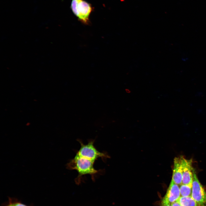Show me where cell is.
<instances>
[{"label": "cell", "instance_id": "cell-7", "mask_svg": "<svg viewBox=\"0 0 206 206\" xmlns=\"http://www.w3.org/2000/svg\"><path fill=\"white\" fill-rule=\"evenodd\" d=\"M183 156L176 157L174 159V166L172 180L178 185L182 184V160Z\"/></svg>", "mask_w": 206, "mask_h": 206}, {"label": "cell", "instance_id": "cell-6", "mask_svg": "<svg viewBox=\"0 0 206 206\" xmlns=\"http://www.w3.org/2000/svg\"><path fill=\"white\" fill-rule=\"evenodd\" d=\"M191 159H187L184 157L182 160V184L192 187L193 171Z\"/></svg>", "mask_w": 206, "mask_h": 206}, {"label": "cell", "instance_id": "cell-3", "mask_svg": "<svg viewBox=\"0 0 206 206\" xmlns=\"http://www.w3.org/2000/svg\"><path fill=\"white\" fill-rule=\"evenodd\" d=\"M71 9L79 20L84 24L89 22V17L92 9L91 5L84 0H72Z\"/></svg>", "mask_w": 206, "mask_h": 206}, {"label": "cell", "instance_id": "cell-4", "mask_svg": "<svg viewBox=\"0 0 206 206\" xmlns=\"http://www.w3.org/2000/svg\"><path fill=\"white\" fill-rule=\"evenodd\" d=\"M191 197L200 206H204L206 199V192L193 171Z\"/></svg>", "mask_w": 206, "mask_h": 206}, {"label": "cell", "instance_id": "cell-10", "mask_svg": "<svg viewBox=\"0 0 206 206\" xmlns=\"http://www.w3.org/2000/svg\"><path fill=\"white\" fill-rule=\"evenodd\" d=\"M8 198V202L3 206H31L24 204L16 198L10 197H9Z\"/></svg>", "mask_w": 206, "mask_h": 206}, {"label": "cell", "instance_id": "cell-2", "mask_svg": "<svg viewBox=\"0 0 206 206\" xmlns=\"http://www.w3.org/2000/svg\"><path fill=\"white\" fill-rule=\"evenodd\" d=\"M78 141L80 144V147L76 155L86 158L94 161L98 158L104 159L109 158L107 153L100 152L94 145V140H90L87 144H84L80 140Z\"/></svg>", "mask_w": 206, "mask_h": 206}, {"label": "cell", "instance_id": "cell-9", "mask_svg": "<svg viewBox=\"0 0 206 206\" xmlns=\"http://www.w3.org/2000/svg\"><path fill=\"white\" fill-rule=\"evenodd\" d=\"M179 189L181 196H191L192 187L187 185L182 184L180 185Z\"/></svg>", "mask_w": 206, "mask_h": 206}, {"label": "cell", "instance_id": "cell-8", "mask_svg": "<svg viewBox=\"0 0 206 206\" xmlns=\"http://www.w3.org/2000/svg\"><path fill=\"white\" fill-rule=\"evenodd\" d=\"M177 201L181 206H200L191 196L186 197L181 196Z\"/></svg>", "mask_w": 206, "mask_h": 206}, {"label": "cell", "instance_id": "cell-12", "mask_svg": "<svg viewBox=\"0 0 206 206\" xmlns=\"http://www.w3.org/2000/svg\"><path fill=\"white\" fill-rule=\"evenodd\" d=\"M161 206H172L171 204H167L161 203Z\"/></svg>", "mask_w": 206, "mask_h": 206}, {"label": "cell", "instance_id": "cell-11", "mask_svg": "<svg viewBox=\"0 0 206 206\" xmlns=\"http://www.w3.org/2000/svg\"><path fill=\"white\" fill-rule=\"evenodd\" d=\"M171 205L172 206H181L179 203L176 201L173 203Z\"/></svg>", "mask_w": 206, "mask_h": 206}, {"label": "cell", "instance_id": "cell-5", "mask_svg": "<svg viewBox=\"0 0 206 206\" xmlns=\"http://www.w3.org/2000/svg\"><path fill=\"white\" fill-rule=\"evenodd\" d=\"M180 197L179 187L172 180L166 194L162 200L161 203L171 205L178 200Z\"/></svg>", "mask_w": 206, "mask_h": 206}, {"label": "cell", "instance_id": "cell-13", "mask_svg": "<svg viewBox=\"0 0 206 206\" xmlns=\"http://www.w3.org/2000/svg\"><path fill=\"white\" fill-rule=\"evenodd\" d=\"M204 206H206V199L204 203Z\"/></svg>", "mask_w": 206, "mask_h": 206}, {"label": "cell", "instance_id": "cell-1", "mask_svg": "<svg viewBox=\"0 0 206 206\" xmlns=\"http://www.w3.org/2000/svg\"><path fill=\"white\" fill-rule=\"evenodd\" d=\"M94 162L86 158L76 155L67 163L66 167L69 169L75 170L78 172V175L76 179L78 182L82 176L86 175H90L92 179H94L95 175L100 172L94 168Z\"/></svg>", "mask_w": 206, "mask_h": 206}]
</instances>
